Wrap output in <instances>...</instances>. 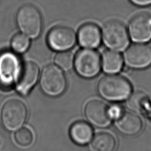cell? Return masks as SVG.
<instances>
[{"label":"cell","mask_w":151,"mask_h":151,"mask_svg":"<svg viewBox=\"0 0 151 151\" xmlns=\"http://www.w3.org/2000/svg\"><path fill=\"white\" fill-rule=\"evenodd\" d=\"M29 38L24 34L18 33L11 40V48L14 52L22 53L26 51L29 47Z\"/></svg>","instance_id":"cell-21"},{"label":"cell","mask_w":151,"mask_h":151,"mask_svg":"<svg viewBox=\"0 0 151 151\" xmlns=\"http://www.w3.org/2000/svg\"><path fill=\"white\" fill-rule=\"evenodd\" d=\"M74 59L73 55L71 52L68 51H60L56 54L54 62L60 68L67 71L73 67Z\"/></svg>","instance_id":"cell-19"},{"label":"cell","mask_w":151,"mask_h":151,"mask_svg":"<svg viewBox=\"0 0 151 151\" xmlns=\"http://www.w3.org/2000/svg\"><path fill=\"white\" fill-rule=\"evenodd\" d=\"M47 44L53 50L67 51L74 47L76 42L74 31L66 26H56L51 29L47 37Z\"/></svg>","instance_id":"cell-9"},{"label":"cell","mask_w":151,"mask_h":151,"mask_svg":"<svg viewBox=\"0 0 151 151\" xmlns=\"http://www.w3.org/2000/svg\"><path fill=\"white\" fill-rule=\"evenodd\" d=\"M118 130L127 136H135L139 134L143 127L141 119L132 113H122L116 122Z\"/></svg>","instance_id":"cell-14"},{"label":"cell","mask_w":151,"mask_h":151,"mask_svg":"<svg viewBox=\"0 0 151 151\" xmlns=\"http://www.w3.org/2000/svg\"><path fill=\"white\" fill-rule=\"evenodd\" d=\"M123 60L130 68L143 70L151 65V47L142 43L133 44L126 48Z\"/></svg>","instance_id":"cell-8"},{"label":"cell","mask_w":151,"mask_h":151,"mask_svg":"<svg viewBox=\"0 0 151 151\" xmlns=\"http://www.w3.org/2000/svg\"><path fill=\"white\" fill-rule=\"evenodd\" d=\"M132 86L124 77L114 74L104 76L99 82L97 90L104 99L113 101L126 99L132 93Z\"/></svg>","instance_id":"cell-1"},{"label":"cell","mask_w":151,"mask_h":151,"mask_svg":"<svg viewBox=\"0 0 151 151\" xmlns=\"http://www.w3.org/2000/svg\"><path fill=\"white\" fill-rule=\"evenodd\" d=\"M101 61L103 71L110 74L119 73L123 65V57L118 52L113 50L104 51Z\"/></svg>","instance_id":"cell-16"},{"label":"cell","mask_w":151,"mask_h":151,"mask_svg":"<svg viewBox=\"0 0 151 151\" xmlns=\"http://www.w3.org/2000/svg\"><path fill=\"white\" fill-rule=\"evenodd\" d=\"M148 97L143 92L136 91L130 95L126 102L127 107L132 111L140 113L147 107Z\"/></svg>","instance_id":"cell-18"},{"label":"cell","mask_w":151,"mask_h":151,"mask_svg":"<svg viewBox=\"0 0 151 151\" xmlns=\"http://www.w3.org/2000/svg\"><path fill=\"white\" fill-rule=\"evenodd\" d=\"M22 64L14 52L5 51L0 54V86L9 88L15 83Z\"/></svg>","instance_id":"cell-7"},{"label":"cell","mask_w":151,"mask_h":151,"mask_svg":"<svg viewBox=\"0 0 151 151\" xmlns=\"http://www.w3.org/2000/svg\"><path fill=\"white\" fill-rule=\"evenodd\" d=\"M16 21L20 31L30 38L38 37L41 32L42 17L39 10L32 5L21 6L17 13Z\"/></svg>","instance_id":"cell-2"},{"label":"cell","mask_w":151,"mask_h":151,"mask_svg":"<svg viewBox=\"0 0 151 151\" xmlns=\"http://www.w3.org/2000/svg\"><path fill=\"white\" fill-rule=\"evenodd\" d=\"M116 147V140L108 132H99L96 134L89 143L90 151H113Z\"/></svg>","instance_id":"cell-17"},{"label":"cell","mask_w":151,"mask_h":151,"mask_svg":"<svg viewBox=\"0 0 151 151\" xmlns=\"http://www.w3.org/2000/svg\"><path fill=\"white\" fill-rule=\"evenodd\" d=\"M84 113L90 123L96 127H107L111 120L109 107L100 100L93 99L88 101L84 108Z\"/></svg>","instance_id":"cell-11"},{"label":"cell","mask_w":151,"mask_h":151,"mask_svg":"<svg viewBox=\"0 0 151 151\" xmlns=\"http://www.w3.org/2000/svg\"><path fill=\"white\" fill-rule=\"evenodd\" d=\"M27 115L25 104L17 99H10L2 106L1 113V121L8 130L19 129L25 122Z\"/></svg>","instance_id":"cell-4"},{"label":"cell","mask_w":151,"mask_h":151,"mask_svg":"<svg viewBox=\"0 0 151 151\" xmlns=\"http://www.w3.org/2000/svg\"><path fill=\"white\" fill-rule=\"evenodd\" d=\"M130 1L132 4L139 6H144L151 4V0H130Z\"/></svg>","instance_id":"cell-23"},{"label":"cell","mask_w":151,"mask_h":151,"mask_svg":"<svg viewBox=\"0 0 151 151\" xmlns=\"http://www.w3.org/2000/svg\"><path fill=\"white\" fill-rule=\"evenodd\" d=\"M40 85L45 94L55 97L64 91L67 83L61 70L58 66L49 65L44 67L41 72Z\"/></svg>","instance_id":"cell-5"},{"label":"cell","mask_w":151,"mask_h":151,"mask_svg":"<svg viewBox=\"0 0 151 151\" xmlns=\"http://www.w3.org/2000/svg\"><path fill=\"white\" fill-rule=\"evenodd\" d=\"M129 38L126 28L119 21H109L103 28V42L111 50L121 51L126 49L129 44Z\"/></svg>","instance_id":"cell-3"},{"label":"cell","mask_w":151,"mask_h":151,"mask_svg":"<svg viewBox=\"0 0 151 151\" xmlns=\"http://www.w3.org/2000/svg\"><path fill=\"white\" fill-rule=\"evenodd\" d=\"M74 66L77 74L82 77L90 78L100 72L101 61L99 53L90 48H84L77 52L74 59Z\"/></svg>","instance_id":"cell-6"},{"label":"cell","mask_w":151,"mask_h":151,"mask_svg":"<svg viewBox=\"0 0 151 151\" xmlns=\"http://www.w3.org/2000/svg\"><path fill=\"white\" fill-rule=\"evenodd\" d=\"M69 133L71 139L74 143L83 145L91 140L93 136V130L87 123L78 121L71 125Z\"/></svg>","instance_id":"cell-15"},{"label":"cell","mask_w":151,"mask_h":151,"mask_svg":"<svg viewBox=\"0 0 151 151\" xmlns=\"http://www.w3.org/2000/svg\"><path fill=\"white\" fill-rule=\"evenodd\" d=\"M109 112L111 119L117 118L122 113L120 107L117 106H113L109 108Z\"/></svg>","instance_id":"cell-22"},{"label":"cell","mask_w":151,"mask_h":151,"mask_svg":"<svg viewBox=\"0 0 151 151\" xmlns=\"http://www.w3.org/2000/svg\"><path fill=\"white\" fill-rule=\"evenodd\" d=\"M128 32L131 40L136 43L145 44L151 40V15L142 13L132 19Z\"/></svg>","instance_id":"cell-10"},{"label":"cell","mask_w":151,"mask_h":151,"mask_svg":"<svg viewBox=\"0 0 151 151\" xmlns=\"http://www.w3.org/2000/svg\"><path fill=\"white\" fill-rule=\"evenodd\" d=\"M101 32L97 25L93 23L82 25L78 31L77 38L81 46L87 48L97 47L101 42Z\"/></svg>","instance_id":"cell-13"},{"label":"cell","mask_w":151,"mask_h":151,"mask_svg":"<svg viewBox=\"0 0 151 151\" xmlns=\"http://www.w3.org/2000/svg\"><path fill=\"white\" fill-rule=\"evenodd\" d=\"M14 139L15 142L19 146L27 147L32 144L33 142V134L28 128L21 127L15 132Z\"/></svg>","instance_id":"cell-20"},{"label":"cell","mask_w":151,"mask_h":151,"mask_svg":"<svg viewBox=\"0 0 151 151\" xmlns=\"http://www.w3.org/2000/svg\"><path fill=\"white\" fill-rule=\"evenodd\" d=\"M39 76V68L33 62L28 61L22 64L15 81L18 91L26 95L36 84Z\"/></svg>","instance_id":"cell-12"}]
</instances>
